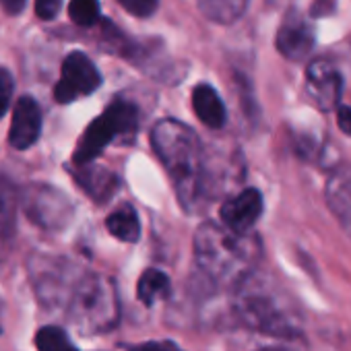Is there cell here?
<instances>
[{"mask_svg": "<svg viewBox=\"0 0 351 351\" xmlns=\"http://www.w3.org/2000/svg\"><path fill=\"white\" fill-rule=\"evenodd\" d=\"M38 351H79L60 326H42L36 335Z\"/></svg>", "mask_w": 351, "mask_h": 351, "instance_id": "cell-19", "label": "cell"}, {"mask_svg": "<svg viewBox=\"0 0 351 351\" xmlns=\"http://www.w3.org/2000/svg\"><path fill=\"white\" fill-rule=\"evenodd\" d=\"M306 89L322 112H332L341 106L343 77L328 60H314L306 71Z\"/></svg>", "mask_w": 351, "mask_h": 351, "instance_id": "cell-9", "label": "cell"}, {"mask_svg": "<svg viewBox=\"0 0 351 351\" xmlns=\"http://www.w3.org/2000/svg\"><path fill=\"white\" fill-rule=\"evenodd\" d=\"M263 209H265V203H263L261 191L246 189V191L238 193L236 197L228 199L221 205L219 215H221V223L230 232L246 236L254 228L258 217L263 215Z\"/></svg>", "mask_w": 351, "mask_h": 351, "instance_id": "cell-10", "label": "cell"}, {"mask_svg": "<svg viewBox=\"0 0 351 351\" xmlns=\"http://www.w3.org/2000/svg\"><path fill=\"white\" fill-rule=\"evenodd\" d=\"M32 275L40 300L46 306L64 308L81 273L66 261L40 258V263H32Z\"/></svg>", "mask_w": 351, "mask_h": 351, "instance_id": "cell-7", "label": "cell"}, {"mask_svg": "<svg viewBox=\"0 0 351 351\" xmlns=\"http://www.w3.org/2000/svg\"><path fill=\"white\" fill-rule=\"evenodd\" d=\"M326 203L345 234L351 238V165L337 169L326 184Z\"/></svg>", "mask_w": 351, "mask_h": 351, "instance_id": "cell-13", "label": "cell"}, {"mask_svg": "<svg viewBox=\"0 0 351 351\" xmlns=\"http://www.w3.org/2000/svg\"><path fill=\"white\" fill-rule=\"evenodd\" d=\"M106 228L120 242L132 244L141 238V219L130 205H122L116 211H112L106 219Z\"/></svg>", "mask_w": 351, "mask_h": 351, "instance_id": "cell-16", "label": "cell"}, {"mask_svg": "<svg viewBox=\"0 0 351 351\" xmlns=\"http://www.w3.org/2000/svg\"><path fill=\"white\" fill-rule=\"evenodd\" d=\"M258 351H289V349H283V347H263Z\"/></svg>", "mask_w": 351, "mask_h": 351, "instance_id": "cell-28", "label": "cell"}, {"mask_svg": "<svg viewBox=\"0 0 351 351\" xmlns=\"http://www.w3.org/2000/svg\"><path fill=\"white\" fill-rule=\"evenodd\" d=\"M75 180L79 182V186L97 203H106L108 199L114 197V193L118 191V178L116 173H112L106 167L99 165H75Z\"/></svg>", "mask_w": 351, "mask_h": 351, "instance_id": "cell-14", "label": "cell"}, {"mask_svg": "<svg viewBox=\"0 0 351 351\" xmlns=\"http://www.w3.org/2000/svg\"><path fill=\"white\" fill-rule=\"evenodd\" d=\"M337 124L345 134H351V108L349 106H339L337 110Z\"/></svg>", "mask_w": 351, "mask_h": 351, "instance_id": "cell-26", "label": "cell"}, {"mask_svg": "<svg viewBox=\"0 0 351 351\" xmlns=\"http://www.w3.org/2000/svg\"><path fill=\"white\" fill-rule=\"evenodd\" d=\"M128 351H184L180 345L173 341H147V343H136L128 345Z\"/></svg>", "mask_w": 351, "mask_h": 351, "instance_id": "cell-25", "label": "cell"}, {"mask_svg": "<svg viewBox=\"0 0 351 351\" xmlns=\"http://www.w3.org/2000/svg\"><path fill=\"white\" fill-rule=\"evenodd\" d=\"M25 3L27 0H0V7L5 9L7 15H21V11L25 9Z\"/></svg>", "mask_w": 351, "mask_h": 351, "instance_id": "cell-27", "label": "cell"}, {"mask_svg": "<svg viewBox=\"0 0 351 351\" xmlns=\"http://www.w3.org/2000/svg\"><path fill=\"white\" fill-rule=\"evenodd\" d=\"M66 318L83 335H101L112 330L120 320V302L110 277L81 273L69 300Z\"/></svg>", "mask_w": 351, "mask_h": 351, "instance_id": "cell-4", "label": "cell"}, {"mask_svg": "<svg viewBox=\"0 0 351 351\" xmlns=\"http://www.w3.org/2000/svg\"><path fill=\"white\" fill-rule=\"evenodd\" d=\"M234 316L250 330L273 337H298L300 316L291 302L285 300L265 281L250 277L234 289Z\"/></svg>", "mask_w": 351, "mask_h": 351, "instance_id": "cell-3", "label": "cell"}, {"mask_svg": "<svg viewBox=\"0 0 351 351\" xmlns=\"http://www.w3.org/2000/svg\"><path fill=\"white\" fill-rule=\"evenodd\" d=\"M118 3L132 17L145 19V17H151L157 11L159 0H118Z\"/></svg>", "mask_w": 351, "mask_h": 351, "instance_id": "cell-22", "label": "cell"}, {"mask_svg": "<svg viewBox=\"0 0 351 351\" xmlns=\"http://www.w3.org/2000/svg\"><path fill=\"white\" fill-rule=\"evenodd\" d=\"M42 134V110L32 95L19 97L13 108V122L9 128V145L17 151H25L38 143Z\"/></svg>", "mask_w": 351, "mask_h": 351, "instance_id": "cell-11", "label": "cell"}, {"mask_svg": "<svg viewBox=\"0 0 351 351\" xmlns=\"http://www.w3.org/2000/svg\"><path fill=\"white\" fill-rule=\"evenodd\" d=\"M169 277L159 269H147L136 285V295L145 306H153L157 300H165L169 295Z\"/></svg>", "mask_w": 351, "mask_h": 351, "instance_id": "cell-18", "label": "cell"}, {"mask_svg": "<svg viewBox=\"0 0 351 351\" xmlns=\"http://www.w3.org/2000/svg\"><path fill=\"white\" fill-rule=\"evenodd\" d=\"M193 108H195L197 118L209 128H221L228 120V110H226L219 93L207 83H201L195 87Z\"/></svg>", "mask_w": 351, "mask_h": 351, "instance_id": "cell-15", "label": "cell"}, {"mask_svg": "<svg viewBox=\"0 0 351 351\" xmlns=\"http://www.w3.org/2000/svg\"><path fill=\"white\" fill-rule=\"evenodd\" d=\"M151 145L167 169L184 211L197 213L207 203V161L197 132L180 120H159L151 130Z\"/></svg>", "mask_w": 351, "mask_h": 351, "instance_id": "cell-1", "label": "cell"}, {"mask_svg": "<svg viewBox=\"0 0 351 351\" xmlns=\"http://www.w3.org/2000/svg\"><path fill=\"white\" fill-rule=\"evenodd\" d=\"M101 85V75L93 60L83 52H71L62 60V75L54 87V99L58 104H73L91 95Z\"/></svg>", "mask_w": 351, "mask_h": 351, "instance_id": "cell-8", "label": "cell"}, {"mask_svg": "<svg viewBox=\"0 0 351 351\" xmlns=\"http://www.w3.org/2000/svg\"><path fill=\"white\" fill-rule=\"evenodd\" d=\"M21 205L27 217L42 230L58 232L73 219V203L69 197L48 184L29 186L21 197Z\"/></svg>", "mask_w": 351, "mask_h": 351, "instance_id": "cell-6", "label": "cell"}, {"mask_svg": "<svg viewBox=\"0 0 351 351\" xmlns=\"http://www.w3.org/2000/svg\"><path fill=\"white\" fill-rule=\"evenodd\" d=\"M69 17L79 27H93L99 21V0H71Z\"/></svg>", "mask_w": 351, "mask_h": 351, "instance_id": "cell-20", "label": "cell"}, {"mask_svg": "<svg viewBox=\"0 0 351 351\" xmlns=\"http://www.w3.org/2000/svg\"><path fill=\"white\" fill-rule=\"evenodd\" d=\"M60 7H62V0H36V15L42 21H52L56 19Z\"/></svg>", "mask_w": 351, "mask_h": 351, "instance_id": "cell-24", "label": "cell"}, {"mask_svg": "<svg viewBox=\"0 0 351 351\" xmlns=\"http://www.w3.org/2000/svg\"><path fill=\"white\" fill-rule=\"evenodd\" d=\"M314 48V32L310 23L298 15L289 13L277 32V50L291 62H300L310 56Z\"/></svg>", "mask_w": 351, "mask_h": 351, "instance_id": "cell-12", "label": "cell"}, {"mask_svg": "<svg viewBox=\"0 0 351 351\" xmlns=\"http://www.w3.org/2000/svg\"><path fill=\"white\" fill-rule=\"evenodd\" d=\"M17 199L9 186H0V236H9L13 232Z\"/></svg>", "mask_w": 351, "mask_h": 351, "instance_id": "cell-21", "label": "cell"}, {"mask_svg": "<svg viewBox=\"0 0 351 351\" xmlns=\"http://www.w3.org/2000/svg\"><path fill=\"white\" fill-rule=\"evenodd\" d=\"M13 91H15L13 75L7 69H0V118H5V114L11 108Z\"/></svg>", "mask_w": 351, "mask_h": 351, "instance_id": "cell-23", "label": "cell"}, {"mask_svg": "<svg viewBox=\"0 0 351 351\" xmlns=\"http://www.w3.org/2000/svg\"><path fill=\"white\" fill-rule=\"evenodd\" d=\"M197 5L209 21L230 25L244 15L248 0H197Z\"/></svg>", "mask_w": 351, "mask_h": 351, "instance_id": "cell-17", "label": "cell"}, {"mask_svg": "<svg viewBox=\"0 0 351 351\" xmlns=\"http://www.w3.org/2000/svg\"><path fill=\"white\" fill-rule=\"evenodd\" d=\"M138 128V110L128 99H114L83 132L79 138L73 161L75 165L93 163L101 151L114 141L134 136Z\"/></svg>", "mask_w": 351, "mask_h": 351, "instance_id": "cell-5", "label": "cell"}, {"mask_svg": "<svg viewBox=\"0 0 351 351\" xmlns=\"http://www.w3.org/2000/svg\"><path fill=\"white\" fill-rule=\"evenodd\" d=\"M263 254L254 236L230 232L223 223H203L195 234V261L201 273L215 285L238 289L252 277Z\"/></svg>", "mask_w": 351, "mask_h": 351, "instance_id": "cell-2", "label": "cell"}]
</instances>
